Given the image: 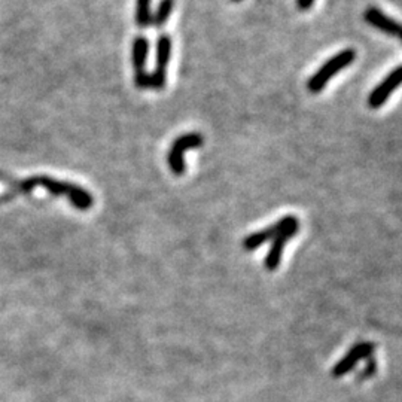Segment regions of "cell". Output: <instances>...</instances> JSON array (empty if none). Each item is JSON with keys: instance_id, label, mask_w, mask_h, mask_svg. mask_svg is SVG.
<instances>
[{"instance_id": "obj_13", "label": "cell", "mask_w": 402, "mask_h": 402, "mask_svg": "<svg viewBox=\"0 0 402 402\" xmlns=\"http://www.w3.org/2000/svg\"><path fill=\"white\" fill-rule=\"evenodd\" d=\"M377 372V361L371 356L367 359L365 362V365H363V368L359 371L358 377H356V380L358 382H365V380H370L371 377H374Z\"/></svg>"}, {"instance_id": "obj_3", "label": "cell", "mask_w": 402, "mask_h": 402, "mask_svg": "<svg viewBox=\"0 0 402 402\" xmlns=\"http://www.w3.org/2000/svg\"><path fill=\"white\" fill-rule=\"evenodd\" d=\"M203 136L200 133H186L179 136L171 143V148L167 155V162L171 173L174 176H182L186 171V162H185V154L188 150L197 149L203 146Z\"/></svg>"}, {"instance_id": "obj_4", "label": "cell", "mask_w": 402, "mask_h": 402, "mask_svg": "<svg viewBox=\"0 0 402 402\" xmlns=\"http://www.w3.org/2000/svg\"><path fill=\"white\" fill-rule=\"evenodd\" d=\"M171 57V39L169 34H161L157 41L155 69L149 74L150 90L162 91L167 82V66Z\"/></svg>"}, {"instance_id": "obj_1", "label": "cell", "mask_w": 402, "mask_h": 402, "mask_svg": "<svg viewBox=\"0 0 402 402\" xmlns=\"http://www.w3.org/2000/svg\"><path fill=\"white\" fill-rule=\"evenodd\" d=\"M37 186L44 188V190H46L54 197L67 198L69 203L78 210H90L94 205L93 195L86 190H84L82 186L72 183V182H65V181L49 178V176H33V178L21 181L18 185L12 188V191L9 194L11 195L27 194Z\"/></svg>"}, {"instance_id": "obj_5", "label": "cell", "mask_w": 402, "mask_h": 402, "mask_svg": "<svg viewBox=\"0 0 402 402\" xmlns=\"http://www.w3.org/2000/svg\"><path fill=\"white\" fill-rule=\"evenodd\" d=\"M149 56V41L145 36H137L133 41L131 61L134 69V84L139 90H149L150 78L146 72V60Z\"/></svg>"}, {"instance_id": "obj_10", "label": "cell", "mask_w": 402, "mask_h": 402, "mask_svg": "<svg viewBox=\"0 0 402 402\" xmlns=\"http://www.w3.org/2000/svg\"><path fill=\"white\" fill-rule=\"evenodd\" d=\"M287 242H289L287 238H285L282 235H278L271 242L267 257H266V259H264V267H266L267 271H275L279 268L280 261L283 258V250H285V246Z\"/></svg>"}, {"instance_id": "obj_2", "label": "cell", "mask_w": 402, "mask_h": 402, "mask_svg": "<svg viewBox=\"0 0 402 402\" xmlns=\"http://www.w3.org/2000/svg\"><path fill=\"white\" fill-rule=\"evenodd\" d=\"M356 58V51L355 49H344V51L338 53L337 56H334L332 58H330L325 65L313 74V77L309 79L307 86L311 93H320L323 88L326 86L335 74L338 72H342L343 69H346L347 66H350L351 63L355 61Z\"/></svg>"}, {"instance_id": "obj_8", "label": "cell", "mask_w": 402, "mask_h": 402, "mask_svg": "<svg viewBox=\"0 0 402 402\" xmlns=\"http://www.w3.org/2000/svg\"><path fill=\"white\" fill-rule=\"evenodd\" d=\"M363 18L377 30H380L389 36H395L402 42V22H398L396 20L387 17L379 8H368L363 12Z\"/></svg>"}, {"instance_id": "obj_14", "label": "cell", "mask_w": 402, "mask_h": 402, "mask_svg": "<svg viewBox=\"0 0 402 402\" xmlns=\"http://www.w3.org/2000/svg\"><path fill=\"white\" fill-rule=\"evenodd\" d=\"M297 4H298V8L301 11H307L313 6V4H315V0H298Z\"/></svg>"}, {"instance_id": "obj_7", "label": "cell", "mask_w": 402, "mask_h": 402, "mask_svg": "<svg viewBox=\"0 0 402 402\" xmlns=\"http://www.w3.org/2000/svg\"><path fill=\"white\" fill-rule=\"evenodd\" d=\"M401 84H402V65L389 73L387 77L371 91L368 97L370 108L379 109L380 106H383Z\"/></svg>"}, {"instance_id": "obj_12", "label": "cell", "mask_w": 402, "mask_h": 402, "mask_svg": "<svg viewBox=\"0 0 402 402\" xmlns=\"http://www.w3.org/2000/svg\"><path fill=\"white\" fill-rule=\"evenodd\" d=\"M150 2H153V0H136V24L141 29L149 27L150 21H153Z\"/></svg>"}, {"instance_id": "obj_11", "label": "cell", "mask_w": 402, "mask_h": 402, "mask_svg": "<svg viewBox=\"0 0 402 402\" xmlns=\"http://www.w3.org/2000/svg\"><path fill=\"white\" fill-rule=\"evenodd\" d=\"M174 8V0H161L155 14L153 15V21H150V26H154L155 29H161L167 20L170 18L171 11Z\"/></svg>"}, {"instance_id": "obj_9", "label": "cell", "mask_w": 402, "mask_h": 402, "mask_svg": "<svg viewBox=\"0 0 402 402\" xmlns=\"http://www.w3.org/2000/svg\"><path fill=\"white\" fill-rule=\"evenodd\" d=\"M279 230H280L279 222H275L271 225V227H267L261 231L249 234L243 240V247L247 250V252H252V250L259 249L262 245L273 242L275 235L279 234Z\"/></svg>"}, {"instance_id": "obj_6", "label": "cell", "mask_w": 402, "mask_h": 402, "mask_svg": "<svg viewBox=\"0 0 402 402\" xmlns=\"http://www.w3.org/2000/svg\"><path fill=\"white\" fill-rule=\"evenodd\" d=\"M374 350H375V346L371 342L356 343L334 365V368H332L334 379H340V377H344L346 374H349L351 370L358 365L359 361H367L368 358H371L374 354Z\"/></svg>"}]
</instances>
